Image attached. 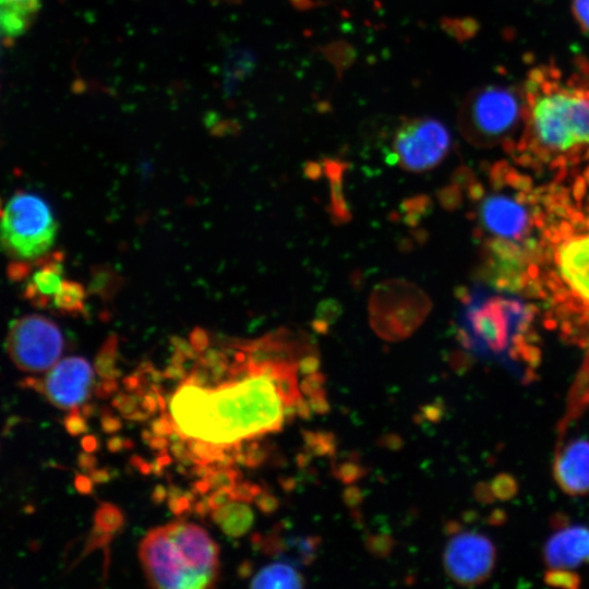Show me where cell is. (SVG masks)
I'll list each match as a JSON object with an SVG mask.
<instances>
[{
	"label": "cell",
	"instance_id": "cell-25",
	"mask_svg": "<svg viewBox=\"0 0 589 589\" xmlns=\"http://www.w3.org/2000/svg\"><path fill=\"white\" fill-rule=\"evenodd\" d=\"M168 506L175 515H180L190 508L193 495L183 494L178 488L170 486Z\"/></svg>",
	"mask_w": 589,
	"mask_h": 589
},
{
	"label": "cell",
	"instance_id": "cell-34",
	"mask_svg": "<svg viewBox=\"0 0 589 589\" xmlns=\"http://www.w3.org/2000/svg\"><path fill=\"white\" fill-rule=\"evenodd\" d=\"M76 490L82 494H89L92 491V479L77 474L74 481Z\"/></svg>",
	"mask_w": 589,
	"mask_h": 589
},
{
	"label": "cell",
	"instance_id": "cell-41",
	"mask_svg": "<svg viewBox=\"0 0 589 589\" xmlns=\"http://www.w3.org/2000/svg\"><path fill=\"white\" fill-rule=\"evenodd\" d=\"M152 413L147 410H140V409H136L134 412L130 413L129 416L124 417L127 419H130V420H134V421H142V420H146L147 418H149Z\"/></svg>",
	"mask_w": 589,
	"mask_h": 589
},
{
	"label": "cell",
	"instance_id": "cell-16",
	"mask_svg": "<svg viewBox=\"0 0 589 589\" xmlns=\"http://www.w3.org/2000/svg\"><path fill=\"white\" fill-rule=\"evenodd\" d=\"M41 0H0V29L2 43L11 46L35 22Z\"/></svg>",
	"mask_w": 589,
	"mask_h": 589
},
{
	"label": "cell",
	"instance_id": "cell-9",
	"mask_svg": "<svg viewBox=\"0 0 589 589\" xmlns=\"http://www.w3.org/2000/svg\"><path fill=\"white\" fill-rule=\"evenodd\" d=\"M450 144L448 129L437 119H404L395 130L392 141L394 161L404 170L423 172L443 161Z\"/></svg>",
	"mask_w": 589,
	"mask_h": 589
},
{
	"label": "cell",
	"instance_id": "cell-36",
	"mask_svg": "<svg viewBox=\"0 0 589 589\" xmlns=\"http://www.w3.org/2000/svg\"><path fill=\"white\" fill-rule=\"evenodd\" d=\"M81 444H82L83 449L87 453H92L98 449V441L93 435H85L82 438Z\"/></svg>",
	"mask_w": 589,
	"mask_h": 589
},
{
	"label": "cell",
	"instance_id": "cell-19",
	"mask_svg": "<svg viewBox=\"0 0 589 589\" xmlns=\"http://www.w3.org/2000/svg\"><path fill=\"white\" fill-rule=\"evenodd\" d=\"M304 577L290 564L276 562L262 567L250 582L252 588H302Z\"/></svg>",
	"mask_w": 589,
	"mask_h": 589
},
{
	"label": "cell",
	"instance_id": "cell-38",
	"mask_svg": "<svg viewBox=\"0 0 589 589\" xmlns=\"http://www.w3.org/2000/svg\"><path fill=\"white\" fill-rule=\"evenodd\" d=\"M149 446L153 449L164 450L168 445V440L165 436L155 435L148 441Z\"/></svg>",
	"mask_w": 589,
	"mask_h": 589
},
{
	"label": "cell",
	"instance_id": "cell-22",
	"mask_svg": "<svg viewBox=\"0 0 589 589\" xmlns=\"http://www.w3.org/2000/svg\"><path fill=\"white\" fill-rule=\"evenodd\" d=\"M117 339L110 337L99 350L95 360V369L101 378L116 380L120 371L116 368Z\"/></svg>",
	"mask_w": 589,
	"mask_h": 589
},
{
	"label": "cell",
	"instance_id": "cell-37",
	"mask_svg": "<svg viewBox=\"0 0 589 589\" xmlns=\"http://www.w3.org/2000/svg\"><path fill=\"white\" fill-rule=\"evenodd\" d=\"M89 478L93 482L104 483L109 480L110 476L105 469H93L89 471Z\"/></svg>",
	"mask_w": 589,
	"mask_h": 589
},
{
	"label": "cell",
	"instance_id": "cell-26",
	"mask_svg": "<svg viewBox=\"0 0 589 589\" xmlns=\"http://www.w3.org/2000/svg\"><path fill=\"white\" fill-rule=\"evenodd\" d=\"M141 402V397L134 393V395L118 394L113 397L111 404L117 408L123 417L129 416L137 409V404Z\"/></svg>",
	"mask_w": 589,
	"mask_h": 589
},
{
	"label": "cell",
	"instance_id": "cell-47",
	"mask_svg": "<svg viewBox=\"0 0 589 589\" xmlns=\"http://www.w3.org/2000/svg\"><path fill=\"white\" fill-rule=\"evenodd\" d=\"M483 193V189L477 184L474 187H471L470 194L473 199H480Z\"/></svg>",
	"mask_w": 589,
	"mask_h": 589
},
{
	"label": "cell",
	"instance_id": "cell-21",
	"mask_svg": "<svg viewBox=\"0 0 589 589\" xmlns=\"http://www.w3.org/2000/svg\"><path fill=\"white\" fill-rule=\"evenodd\" d=\"M85 297L86 293L81 284L64 279L52 303L61 312L74 314L84 310Z\"/></svg>",
	"mask_w": 589,
	"mask_h": 589
},
{
	"label": "cell",
	"instance_id": "cell-2",
	"mask_svg": "<svg viewBox=\"0 0 589 589\" xmlns=\"http://www.w3.org/2000/svg\"><path fill=\"white\" fill-rule=\"evenodd\" d=\"M522 132L517 152L522 165L551 161L563 167L589 158V64L577 61L569 72L554 63L533 67L522 89Z\"/></svg>",
	"mask_w": 589,
	"mask_h": 589
},
{
	"label": "cell",
	"instance_id": "cell-46",
	"mask_svg": "<svg viewBox=\"0 0 589 589\" xmlns=\"http://www.w3.org/2000/svg\"><path fill=\"white\" fill-rule=\"evenodd\" d=\"M95 413V406L92 404H86L82 407V416L84 418H89Z\"/></svg>",
	"mask_w": 589,
	"mask_h": 589
},
{
	"label": "cell",
	"instance_id": "cell-39",
	"mask_svg": "<svg viewBox=\"0 0 589 589\" xmlns=\"http://www.w3.org/2000/svg\"><path fill=\"white\" fill-rule=\"evenodd\" d=\"M124 442L125 440L122 437L113 436L107 443L108 449L112 453L119 452L120 449L124 448Z\"/></svg>",
	"mask_w": 589,
	"mask_h": 589
},
{
	"label": "cell",
	"instance_id": "cell-11",
	"mask_svg": "<svg viewBox=\"0 0 589 589\" xmlns=\"http://www.w3.org/2000/svg\"><path fill=\"white\" fill-rule=\"evenodd\" d=\"M94 373L81 357L58 361L45 376L44 394L56 407L71 410L83 404L91 394Z\"/></svg>",
	"mask_w": 589,
	"mask_h": 589
},
{
	"label": "cell",
	"instance_id": "cell-6",
	"mask_svg": "<svg viewBox=\"0 0 589 589\" xmlns=\"http://www.w3.org/2000/svg\"><path fill=\"white\" fill-rule=\"evenodd\" d=\"M430 310L426 294L416 285L390 279L380 284L369 302L370 323L385 340L397 341L410 336Z\"/></svg>",
	"mask_w": 589,
	"mask_h": 589
},
{
	"label": "cell",
	"instance_id": "cell-33",
	"mask_svg": "<svg viewBox=\"0 0 589 589\" xmlns=\"http://www.w3.org/2000/svg\"><path fill=\"white\" fill-rule=\"evenodd\" d=\"M164 376L172 380H184L185 372L180 363L172 362V364L165 370Z\"/></svg>",
	"mask_w": 589,
	"mask_h": 589
},
{
	"label": "cell",
	"instance_id": "cell-40",
	"mask_svg": "<svg viewBox=\"0 0 589 589\" xmlns=\"http://www.w3.org/2000/svg\"><path fill=\"white\" fill-rule=\"evenodd\" d=\"M167 494L168 493L163 485H157L153 491L152 500L154 503L160 504L161 502L166 500Z\"/></svg>",
	"mask_w": 589,
	"mask_h": 589
},
{
	"label": "cell",
	"instance_id": "cell-29",
	"mask_svg": "<svg viewBox=\"0 0 589 589\" xmlns=\"http://www.w3.org/2000/svg\"><path fill=\"white\" fill-rule=\"evenodd\" d=\"M152 431L155 435H171L175 432L173 419L171 414L163 412L160 418L153 421Z\"/></svg>",
	"mask_w": 589,
	"mask_h": 589
},
{
	"label": "cell",
	"instance_id": "cell-12",
	"mask_svg": "<svg viewBox=\"0 0 589 589\" xmlns=\"http://www.w3.org/2000/svg\"><path fill=\"white\" fill-rule=\"evenodd\" d=\"M553 476L563 492L579 496L589 493V440L582 436L561 442L555 452Z\"/></svg>",
	"mask_w": 589,
	"mask_h": 589
},
{
	"label": "cell",
	"instance_id": "cell-48",
	"mask_svg": "<svg viewBox=\"0 0 589 589\" xmlns=\"http://www.w3.org/2000/svg\"><path fill=\"white\" fill-rule=\"evenodd\" d=\"M143 461H144V460H143L141 457L136 456V455L132 456V458H131V464H132L134 467H137V468L141 466V464H142Z\"/></svg>",
	"mask_w": 589,
	"mask_h": 589
},
{
	"label": "cell",
	"instance_id": "cell-17",
	"mask_svg": "<svg viewBox=\"0 0 589 589\" xmlns=\"http://www.w3.org/2000/svg\"><path fill=\"white\" fill-rule=\"evenodd\" d=\"M561 256L564 278L579 294L589 300V236L565 244Z\"/></svg>",
	"mask_w": 589,
	"mask_h": 589
},
{
	"label": "cell",
	"instance_id": "cell-8",
	"mask_svg": "<svg viewBox=\"0 0 589 589\" xmlns=\"http://www.w3.org/2000/svg\"><path fill=\"white\" fill-rule=\"evenodd\" d=\"M7 350L21 371L41 373L59 361L63 337L55 322L43 315L29 314L11 323Z\"/></svg>",
	"mask_w": 589,
	"mask_h": 589
},
{
	"label": "cell",
	"instance_id": "cell-13",
	"mask_svg": "<svg viewBox=\"0 0 589 589\" xmlns=\"http://www.w3.org/2000/svg\"><path fill=\"white\" fill-rule=\"evenodd\" d=\"M542 557L549 569H574L589 563V527H558L545 541Z\"/></svg>",
	"mask_w": 589,
	"mask_h": 589
},
{
	"label": "cell",
	"instance_id": "cell-3",
	"mask_svg": "<svg viewBox=\"0 0 589 589\" xmlns=\"http://www.w3.org/2000/svg\"><path fill=\"white\" fill-rule=\"evenodd\" d=\"M151 587L203 589L219 573V548L200 526L184 520L152 529L139 551Z\"/></svg>",
	"mask_w": 589,
	"mask_h": 589
},
{
	"label": "cell",
	"instance_id": "cell-30",
	"mask_svg": "<svg viewBox=\"0 0 589 589\" xmlns=\"http://www.w3.org/2000/svg\"><path fill=\"white\" fill-rule=\"evenodd\" d=\"M440 201L447 208H455L460 202V194L456 187H449L440 192Z\"/></svg>",
	"mask_w": 589,
	"mask_h": 589
},
{
	"label": "cell",
	"instance_id": "cell-23",
	"mask_svg": "<svg viewBox=\"0 0 589 589\" xmlns=\"http://www.w3.org/2000/svg\"><path fill=\"white\" fill-rule=\"evenodd\" d=\"M123 525V516L121 510L110 504H101L95 513V526L100 530L113 533L119 530Z\"/></svg>",
	"mask_w": 589,
	"mask_h": 589
},
{
	"label": "cell",
	"instance_id": "cell-28",
	"mask_svg": "<svg viewBox=\"0 0 589 589\" xmlns=\"http://www.w3.org/2000/svg\"><path fill=\"white\" fill-rule=\"evenodd\" d=\"M64 426L71 435H79L87 431V424L80 414L79 407L70 410V414L64 418Z\"/></svg>",
	"mask_w": 589,
	"mask_h": 589
},
{
	"label": "cell",
	"instance_id": "cell-1",
	"mask_svg": "<svg viewBox=\"0 0 589 589\" xmlns=\"http://www.w3.org/2000/svg\"><path fill=\"white\" fill-rule=\"evenodd\" d=\"M299 360L248 357L244 375L212 387L182 382L170 399L175 431L236 448L281 430L292 407L302 399L298 386Z\"/></svg>",
	"mask_w": 589,
	"mask_h": 589
},
{
	"label": "cell",
	"instance_id": "cell-18",
	"mask_svg": "<svg viewBox=\"0 0 589 589\" xmlns=\"http://www.w3.org/2000/svg\"><path fill=\"white\" fill-rule=\"evenodd\" d=\"M213 521L228 537L239 538L245 534L253 525L254 513L245 502L231 501L212 510Z\"/></svg>",
	"mask_w": 589,
	"mask_h": 589
},
{
	"label": "cell",
	"instance_id": "cell-32",
	"mask_svg": "<svg viewBox=\"0 0 589 589\" xmlns=\"http://www.w3.org/2000/svg\"><path fill=\"white\" fill-rule=\"evenodd\" d=\"M101 428L106 433H115L122 428L120 419L111 416V413L103 414Z\"/></svg>",
	"mask_w": 589,
	"mask_h": 589
},
{
	"label": "cell",
	"instance_id": "cell-42",
	"mask_svg": "<svg viewBox=\"0 0 589 589\" xmlns=\"http://www.w3.org/2000/svg\"><path fill=\"white\" fill-rule=\"evenodd\" d=\"M585 194V180L582 178H577L575 182L574 195L576 200H580Z\"/></svg>",
	"mask_w": 589,
	"mask_h": 589
},
{
	"label": "cell",
	"instance_id": "cell-5",
	"mask_svg": "<svg viewBox=\"0 0 589 589\" xmlns=\"http://www.w3.org/2000/svg\"><path fill=\"white\" fill-rule=\"evenodd\" d=\"M57 223L48 204L26 192L14 194L5 204L1 218L4 250L16 262L44 257L52 247Z\"/></svg>",
	"mask_w": 589,
	"mask_h": 589
},
{
	"label": "cell",
	"instance_id": "cell-44",
	"mask_svg": "<svg viewBox=\"0 0 589 589\" xmlns=\"http://www.w3.org/2000/svg\"><path fill=\"white\" fill-rule=\"evenodd\" d=\"M209 510L212 509L208 504V500L200 501L195 504V512L201 516L206 515Z\"/></svg>",
	"mask_w": 589,
	"mask_h": 589
},
{
	"label": "cell",
	"instance_id": "cell-50",
	"mask_svg": "<svg viewBox=\"0 0 589 589\" xmlns=\"http://www.w3.org/2000/svg\"><path fill=\"white\" fill-rule=\"evenodd\" d=\"M142 437L144 441H149L152 438V434L149 431H143Z\"/></svg>",
	"mask_w": 589,
	"mask_h": 589
},
{
	"label": "cell",
	"instance_id": "cell-43",
	"mask_svg": "<svg viewBox=\"0 0 589 589\" xmlns=\"http://www.w3.org/2000/svg\"><path fill=\"white\" fill-rule=\"evenodd\" d=\"M193 488L196 492L204 494L207 493L211 489V484L206 479H201L196 482H194Z\"/></svg>",
	"mask_w": 589,
	"mask_h": 589
},
{
	"label": "cell",
	"instance_id": "cell-4",
	"mask_svg": "<svg viewBox=\"0 0 589 589\" xmlns=\"http://www.w3.org/2000/svg\"><path fill=\"white\" fill-rule=\"evenodd\" d=\"M522 91L504 85H483L464 98L457 116L464 137L479 147L505 143L522 120Z\"/></svg>",
	"mask_w": 589,
	"mask_h": 589
},
{
	"label": "cell",
	"instance_id": "cell-15",
	"mask_svg": "<svg viewBox=\"0 0 589 589\" xmlns=\"http://www.w3.org/2000/svg\"><path fill=\"white\" fill-rule=\"evenodd\" d=\"M61 256L51 255L39 262L26 281L24 294L36 306H47L53 301L63 279Z\"/></svg>",
	"mask_w": 589,
	"mask_h": 589
},
{
	"label": "cell",
	"instance_id": "cell-10",
	"mask_svg": "<svg viewBox=\"0 0 589 589\" xmlns=\"http://www.w3.org/2000/svg\"><path fill=\"white\" fill-rule=\"evenodd\" d=\"M443 552L446 575L460 586H477L492 575L496 564V549L484 533L462 529L456 524Z\"/></svg>",
	"mask_w": 589,
	"mask_h": 589
},
{
	"label": "cell",
	"instance_id": "cell-24",
	"mask_svg": "<svg viewBox=\"0 0 589 589\" xmlns=\"http://www.w3.org/2000/svg\"><path fill=\"white\" fill-rule=\"evenodd\" d=\"M544 581L553 587L577 588L580 577L569 569H549L544 576Z\"/></svg>",
	"mask_w": 589,
	"mask_h": 589
},
{
	"label": "cell",
	"instance_id": "cell-14",
	"mask_svg": "<svg viewBox=\"0 0 589 589\" xmlns=\"http://www.w3.org/2000/svg\"><path fill=\"white\" fill-rule=\"evenodd\" d=\"M483 225L492 232L512 239H520L527 225L522 206L505 196H490L481 206Z\"/></svg>",
	"mask_w": 589,
	"mask_h": 589
},
{
	"label": "cell",
	"instance_id": "cell-49",
	"mask_svg": "<svg viewBox=\"0 0 589 589\" xmlns=\"http://www.w3.org/2000/svg\"><path fill=\"white\" fill-rule=\"evenodd\" d=\"M529 275H530L531 277H533V278L537 277V275H538V267H537L536 265H531V266L529 267Z\"/></svg>",
	"mask_w": 589,
	"mask_h": 589
},
{
	"label": "cell",
	"instance_id": "cell-27",
	"mask_svg": "<svg viewBox=\"0 0 589 589\" xmlns=\"http://www.w3.org/2000/svg\"><path fill=\"white\" fill-rule=\"evenodd\" d=\"M572 11L581 31L589 34V0H572Z\"/></svg>",
	"mask_w": 589,
	"mask_h": 589
},
{
	"label": "cell",
	"instance_id": "cell-20",
	"mask_svg": "<svg viewBox=\"0 0 589 589\" xmlns=\"http://www.w3.org/2000/svg\"><path fill=\"white\" fill-rule=\"evenodd\" d=\"M324 172L330 184V215L335 224H344L350 220V212L342 192V173L347 165L332 159L323 164Z\"/></svg>",
	"mask_w": 589,
	"mask_h": 589
},
{
	"label": "cell",
	"instance_id": "cell-35",
	"mask_svg": "<svg viewBox=\"0 0 589 589\" xmlns=\"http://www.w3.org/2000/svg\"><path fill=\"white\" fill-rule=\"evenodd\" d=\"M77 462H79V466L82 469L88 470V472H89L91 470L95 469L96 458L94 456L89 455L87 452L86 453H81L79 455Z\"/></svg>",
	"mask_w": 589,
	"mask_h": 589
},
{
	"label": "cell",
	"instance_id": "cell-45",
	"mask_svg": "<svg viewBox=\"0 0 589 589\" xmlns=\"http://www.w3.org/2000/svg\"><path fill=\"white\" fill-rule=\"evenodd\" d=\"M167 449L160 450L156 461L163 467L171 462V458L167 455Z\"/></svg>",
	"mask_w": 589,
	"mask_h": 589
},
{
	"label": "cell",
	"instance_id": "cell-7",
	"mask_svg": "<svg viewBox=\"0 0 589 589\" xmlns=\"http://www.w3.org/2000/svg\"><path fill=\"white\" fill-rule=\"evenodd\" d=\"M466 304L462 325L471 335L494 352L503 351L508 345L510 334L524 333L536 310L515 299L491 297L483 299L479 292H461Z\"/></svg>",
	"mask_w": 589,
	"mask_h": 589
},
{
	"label": "cell",
	"instance_id": "cell-51",
	"mask_svg": "<svg viewBox=\"0 0 589 589\" xmlns=\"http://www.w3.org/2000/svg\"><path fill=\"white\" fill-rule=\"evenodd\" d=\"M585 178H586V180L589 182V167H588L587 170L585 171Z\"/></svg>",
	"mask_w": 589,
	"mask_h": 589
},
{
	"label": "cell",
	"instance_id": "cell-31",
	"mask_svg": "<svg viewBox=\"0 0 589 589\" xmlns=\"http://www.w3.org/2000/svg\"><path fill=\"white\" fill-rule=\"evenodd\" d=\"M118 385L116 380L104 378L95 387V394L99 398H107L117 392Z\"/></svg>",
	"mask_w": 589,
	"mask_h": 589
}]
</instances>
